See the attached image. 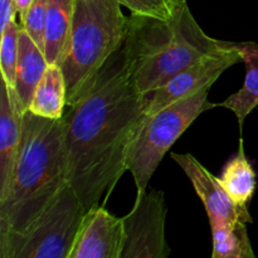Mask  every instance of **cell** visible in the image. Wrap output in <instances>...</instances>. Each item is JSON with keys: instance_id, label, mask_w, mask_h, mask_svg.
I'll return each instance as SVG.
<instances>
[{"instance_id": "obj_1", "label": "cell", "mask_w": 258, "mask_h": 258, "mask_svg": "<svg viewBox=\"0 0 258 258\" xmlns=\"http://www.w3.org/2000/svg\"><path fill=\"white\" fill-rule=\"evenodd\" d=\"M144 118L122 45L62 116L68 183L85 211L107 203Z\"/></svg>"}, {"instance_id": "obj_2", "label": "cell", "mask_w": 258, "mask_h": 258, "mask_svg": "<svg viewBox=\"0 0 258 258\" xmlns=\"http://www.w3.org/2000/svg\"><path fill=\"white\" fill-rule=\"evenodd\" d=\"M66 184L62 118L50 120L25 111L14 176L0 202V238L27 228Z\"/></svg>"}, {"instance_id": "obj_3", "label": "cell", "mask_w": 258, "mask_h": 258, "mask_svg": "<svg viewBox=\"0 0 258 258\" xmlns=\"http://www.w3.org/2000/svg\"><path fill=\"white\" fill-rule=\"evenodd\" d=\"M224 44L202 29L184 3L170 19L131 14L123 47L131 81L144 95Z\"/></svg>"}, {"instance_id": "obj_4", "label": "cell", "mask_w": 258, "mask_h": 258, "mask_svg": "<svg viewBox=\"0 0 258 258\" xmlns=\"http://www.w3.org/2000/svg\"><path fill=\"white\" fill-rule=\"evenodd\" d=\"M128 18L118 0H75L72 23L58 66L67 88V106L81 97L111 55L123 45Z\"/></svg>"}, {"instance_id": "obj_5", "label": "cell", "mask_w": 258, "mask_h": 258, "mask_svg": "<svg viewBox=\"0 0 258 258\" xmlns=\"http://www.w3.org/2000/svg\"><path fill=\"white\" fill-rule=\"evenodd\" d=\"M85 213L75 189L66 184L27 228L0 238V258H70Z\"/></svg>"}, {"instance_id": "obj_6", "label": "cell", "mask_w": 258, "mask_h": 258, "mask_svg": "<svg viewBox=\"0 0 258 258\" xmlns=\"http://www.w3.org/2000/svg\"><path fill=\"white\" fill-rule=\"evenodd\" d=\"M209 90L204 88L144 118L127 160V170L135 180L136 194L145 193L160 161L191 122L204 111L216 107V103L208 101Z\"/></svg>"}, {"instance_id": "obj_7", "label": "cell", "mask_w": 258, "mask_h": 258, "mask_svg": "<svg viewBox=\"0 0 258 258\" xmlns=\"http://www.w3.org/2000/svg\"><path fill=\"white\" fill-rule=\"evenodd\" d=\"M241 60V53L234 47V43L226 42L222 49L204 55L176 73L163 86L141 95L144 116L150 117L171 103L189 97L204 88H211L224 71Z\"/></svg>"}, {"instance_id": "obj_8", "label": "cell", "mask_w": 258, "mask_h": 258, "mask_svg": "<svg viewBox=\"0 0 258 258\" xmlns=\"http://www.w3.org/2000/svg\"><path fill=\"white\" fill-rule=\"evenodd\" d=\"M166 207L164 193L151 190L136 194L134 208L123 217L125 246L121 258H166Z\"/></svg>"}, {"instance_id": "obj_9", "label": "cell", "mask_w": 258, "mask_h": 258, "mask_svg": "<svg viewBox=\"0 0 258 258\" xmlns=\"http://www.w3.org/2000/svg\"><path fill=\"white\" fill-rule=\"evenodd\" d=\"M123 246V219L98 206L86 211L70 258H121Z\"/></svg>"}, {"instance_id": "obj_10", "label": "cell", "mask_w": 258, "mask_h": 258, "mask_svg": "<svg viewBox=\"0 0 258 258\" xmlns=\"http://www.w3.org/2000/svg\"><path fill=\"white\" fill-rule=\"evenodd\" d=\"M171 159L189 178L194 190L206 207L208 218L213 217L224 221L252 223L248 208L237 206L221 185L218 178L207 170L191 154L171 153Z\"/></svg>"}, {"instance_id": "obj_11", "label": "cell", "mask_w": 258, "mask_h": 258, "mask_svg": "<svg viewBox=\"0 0 258 258\" xmlns=\"http://www.w3.org/2000/svg\"><path fill=\"white\" fill-rule=\"evenodd\" d=\"M23 110L14 88L2 78L0 87V202L7 197L14 176L23 134Z\"/></svg>"}, {"instance_id": "obj_12", "label": "cell", "mask_w": 258, "mask_h": 258, "mask_svg": "<svg viewBox=\"0 0 258 258\" xmlns=\"http://www.w3.org/2000/svg\"><path fill=\"white\" fill-rule=\"evenodd\" d=\"M48 67L44 52L35 44L34 40L24 29L19 33V52H18L17 73L14 91L23 110L28 111L33 93L42 80Z\"/></svg>"}, {"instance_id": "obj_13", "label": "cell", "mask_w": 258, "mask_h": 258, "mask_svg": "<svg viewBox=\"0 0 258 258\" xmlns=\"http://www.w3.org/2000/svg\"><path fill=\"white\" fill-rule=\"evenodd\" d=\"M234 47L241 53L242 62L246 66L244 85L219 106L228 108L236 115L242 130L246 117L258 106V43H234Z\"/></svg>"}, {"instance_id": "obj_14", "label": "cell", "mask_w": 258, "mask_h": 258, "mask_svg": "<svg viewBox=\"0 0 258 258\" xmlns=\"http://www.w3.org/2000/svg\"><path fill=\"white\" fill-rule=\"evenodd\" d=\"M67 106V88L62 70L58 64H48L38 83L28 111L50 120H59Z\"/></svg>"}, {"instance_id": "obj_15", "label": "cell", "mask_w": 258, "mask_h": 258, "mask_svg": "<svg viewBox=\"0 0 258 258\" xmlns=\"http://www.w3.org/2000/svg\"><path fill=\"white\" fill-rule=\"evenodd\" d=\"M218 178L229 198L241 207H247L256 190V173L247 159L243 141H239V149L227 164Z\"/></svg>"}, {"instance_id": "obj_16", "label": "cell", "mask_w": 258, "mask_h": 258, "mask_svg": "<svg viewBox=\"0 0 258 258\" xmlns=\"http://www.w3.org/2000/svg\"><path fill=\"white\" fill-rule=\"evenodd\" d=\"M75 0H47L44 54L48 64H58L72 23Z\"/></svg>"}, {"instance_id": "obj_17", "label": "cell", "mask_w": 258, "mask_h": 258, "mask_svg": "<svg viewBox=\"0 0 258 258\" xmlns=\"http://www.w3.org/2000/svg\"><path fill=\"white\" fill-rule=\"evenodd\" d=\"M213 236V258H254L244 222L209 218Z\"/></svg>"}, {"instance_id": "obj_18", "label": "cell", "mask_w": 258, "mask_h": 258, "mask_svg": "<svg viewBox=\"0 0 258 258\" xmlns=\"http://www.w3.org/2000/svg\"><path fill=\"white\" fill-rule=\"evenodd\" d=\"M22 25L13 20L0 33L2 35V50H0V67L2 78L9 87L14 88L15 73H17L18 52H19V33Z\"/></svg>"}, {"instance_id": "obj_19", "label": "cell", "mask_w": 258, "mask_h": 258, "mask_svg": "<svg viewBox=\"0 0 258 258\" xmlns=\"http://www.w3.org/2000/svg\"><path fill=\"white\" fill-rule=\"evenodd\" d=\"M22 27L30 35L35 44L44 52L47 0H34L27 12L20 17Z\"/></svg>"}, {"instance_id": "obj_20", "label": "cell", "mask_w": 258, "mask_h": 258, "mask_svg": "<svg viewBox=\"0 0 258 258\" xmlns=\"http://www.w3.org/2000/svg\"><path fill=\"white\" fill-rule=\"evenodd\" d=\"M122 7H126L133 14L145 17L170 19L174 17L176 8L171 0H118Z\"/></svg>"}, {"instance_id": "obj_21", "label": "cell", "mask_w": 258, "mask_h": 258, "mask_svg": "<svg viewBox=\"0 0 258 258\" xmlns=\"http://www.w3.org/2000/svg\"><path fill=\"white\" fill-rule=\"evenodd\" d=\"M18 12L15 9V0H0V33L15 20Z\"/></svg>"}, {"instance_id": "obj_22", "label": "cell", "mask_w": 258, "mask_h": 258, "mask_svg": "<svg viewBox=\"0 0 258 258\" xmlns=\"http://www.w3.org/2000/svg\"><path fill=\"white\" fill-rule=\"evenodd\" d=\"M34 0H15V9H17L18 14L22 17L25 12L28 10V8L32 5V3Z\"/></svg>"}, {"instance_id": "obj_23", "label": "cell", "mask_w": 258, "mask_h": 258, "mask_svg": "<svg viewBox=\"0 0 258 258\" xmlns=\"http://www.w3.org/2000/svg\"><path fill=\"white\" fill-rule=\"evenodd\" d=\"M171 2H173L174 7H175L176 9H178V8L180 7L181 4H184V3H186V0H171Z\"/></svg>"}]
</instances>
